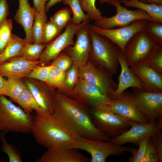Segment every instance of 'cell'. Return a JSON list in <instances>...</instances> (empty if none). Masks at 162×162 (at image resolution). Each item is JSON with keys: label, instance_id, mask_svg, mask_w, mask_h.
I'll list each match as a JSON object with an SVG mask.
<instances>
[{"label": "cell", "instance_id": "28", "mask_svg": "<svg viewBox=\"0 0 162 162\" xmlns=\"http://www.w3.org/2000/svg\"><path fill=\"white\" fill-rule=\"evenodd\" d=\"M46 46L44 44H30L26 42L18 56L29 61L38 60Z\"/></svg>", "mask_w": 162, "mask_h": 162}, {"label": "cell", "instance_id": "49", "mask_svg": "<svg viewBox=\"0 0 162 162\" xmlns=\"http://www.w3.org/2000/svg\"><path fill=\"white\" fill-rule=\"evenodd\" d=\"M6 44L0 38V54L4 50Z\"/></svg>", "mask_w": 162, "mask_h": 162}, {"label": "cell", "instance_id": "32", "mask_svg": "<svg viewBox=\"0 0 162 162\" xmlns=\"http://www.w3.org/2000/svg\"><path fill=\"white\" fill-rule=\"evenodd\" d=\"M65 75L66 72L59 69L53 65L49 71L46 83L52 88H63Z\"/></svg>", "mask_w": 162, "mask_h": 162}, {"label": "cell", "instance_id": "2", "mask_svg": "<svg viewBox=\"0 0 162 162\" xmlns=\"http://www.w3.org/2000/svg\"><path fill=\"white\" fill-rule=\"evenodd\" d=\"M30 132L36 141L47 149L60 145L68 147L77 136L52 114H36Z\"/></svg>", "mask_w": 162, "mask_h": 162}, {"label": "cell", "instance_id": "12", "mask_svg": "<svg viewBox=\"0 0 162 162\" xmlns=\"http://www.w3.org/2000/svg\"><path fill=\"white\" fill-rule=\"evenodd\" d=\"M148 20L145 19L136 20L126 26L112 29L100 28L90 24V28L96 33L108 39L124 53L128 42L137 33L145 29Z\"/></svg>", "mask_w": 162, "mask_h": 162}, {"label": "cell", "instance_id": "46", "mask_svg": "<svg viewBox=\"0 0 162 162\" xmlns=\"http://www.w3.org/2000/svg\"><path fill=\"white\" fill-rule=\"evenodd\" d=\"M6 80L0 76V96L4 95L5 89Z\"/></svg>", "mask_w": 162, "mask_h": 162}, {"label": "cell", "instance_id": "6", "mask_svg": "<svg viewBox=\"0 0 162 162\" xmlns=\"http://www.w3.org/2000/svg\"><path fill=\"white\" fill-rule=\"evenodd\" d=\"M91 117L95 126L106 136L115 137L128 129L131 121L112 112L107 105L92 107Z\"/></svg>", "mask_w": 162, "mask_h": 162}, {"label": "cell", "instance_id": "42", "mask_svg": "<svg viewBox=\"0 0 162 162\" xmlns=\"http://www.w3.org/2000/svg\"><path fill=\"white\" fill-rule=\"evenodd\" d=\"M158 162L159 159L158 154L153 141L151 137L148 142L145 156L142 162Z\"/></svg>", "mask_w": 162, "mask_h": 162}, {"label": "cell", "instance_id": "19", "mask_svg": "<svg viewBox=\"0 0 162 162\" xmlns=\"http://www.w3.org/2000/svg\"><path fill=\"white\" fill-rule=\"evenodd\" d=\"M39 64V60L31 61L15 57L0 64V76L18 78L27 77L33 68Z\"/></svg>", "mask_w": 162, "mask_h": 162}, {"label": "cell", "instance_id": "21", "mask_svg": "<svg viewBox=\"0 0 162 162\" xmlns=\"http://www.w3.org/2000/svg\"><path fill=\"white\" fill-rule=\"evenodd\" d=\"M118 60L121 70L118 78L117 88L114 92L112 98L120 94L130 87L146 91L143 83L128 65L122 52L119 55Z\"/></svg>", "mask_w": 162, "mask_h": 162}, {"label": "cell", "instance_id": "26", "mask_svg": "<svg viewBox=\"0 0 162 162\" xmlns=\"http://www.w3.org/2000/svg\"><path fill=\"white\" fill-rule=\"evenodd\" d=\"M16 103L27 113L30 114L34 111L36 114H43L38 103L27 86Z\"/></svg>", "mask_w": 162, "mask_h": 162}, {"label": "cell", "instance_id": "17", "mask_svg": "<svg viewBox=\"0 0 162 162\" xmlns=\"http://www.w3.org/2000/svg\"><path fill=\"white\" fill-rule=\"evenodd\" d=\"M89 20L77 32L76 39L73 46L68 49L70 56L79 66L85 64L88 61L91 47L90 35Z\"/></svg>", "mask_w": 162, "mask_h": 162}, {"label": "cell", "instance_id": "15", "mask_svg": "<svg viewBox=\"0 0 162 162\" xmlns=\"http://www.w3.org/2000/svg\"><path fill=\"white\" fill-rule=\"evenodd\" d=\"M24 80L43 114H52L56 92L45 82L27 77Z\"/></svg>", "mask_w": 162, "mask_h": 162}, {"label": "cell", "instance_id": "33", "mask_svg": "<svg viewBox=\"0 0 162 162\" xmlns=\"http://www.w3.org/2000/svg\"><path fill=\"white\" fill-rule=\"evenodd\" d=\"M71 13L70 8L65 7L60 10L52 16L50 20L62 30L72 21Z\"/></svg>", "mask_w": 162, "mask_h": 162}, {"label": "cell", "instance_id": "40", "mask_svg": "<svg viewBox=\"0 0 162 162\" xmlns=\"http://www.w3.org/2000/svg\"><path fill=\"white\" fill-rule=\"evenodd\" d=\"M73 63V61L70 56L64 53H61L53 60L52 64L59 69L66 72Z\"/></svg>", "mask_w": 162, "mask_h": 162}, {"label": "cell", "instance_id": "35", "mask_svg": "<svg viewBox=\"0 0 162 162\" xmlns=\"http://www.w3.org/2000/svg\"><path fill=\"white\" fill-rule=\"evenodd\" d=\"M144 30L157 43L162 45V22L148 20Z\"/></svg>", "mask_w": 162, "mask_h": 162}, {"label": "cell", "instance_id": "38", "mask_svg": "<svg viewBox=\"0 0 162 162\" xmlns=\"http://www.w3.org/2000/svg\"><path fill=\"white\" fill-rule=\"evenodd\" d=\"M53 65L52 64L46 66L37 65L33 68L27 77L46 82L49 71Z\"/></svg>", "mask_w": 162, "mask_h": 162}, {"label": "cell", "instance_id": "45", "mask_svg": "<svg viewBox=\"0 0 162 162\" xmlns=\"http://www.w3.org/2000/svg\"><path fill=\"white\" fill-rule=\"evenodd\" d=\"M34 8L38 13L46 12V5L49 0H33Z\"/></svg>", "mask_w": 162, "mask_h": 162}, {"label": "cell", "instance_id": "13", "mask_svg": "<svg viewBox=\"0 0 162 162\" xmlns=\"http://www.w3.org/2000/svg\"><path fill=\"white\" fill-rule=\"evenodd\" d=\"M107 105L112 112L125 119L141 123L148 122L138 108L130 92L124 91L113 97Z\"/></svg>", "mask_w": 162, "mask_h": 162}, {"label": "cell", "instance_id": "29", "mask_svg": "<svg viewBox=\"0 0 162 162\" xmlns=\"http://www.w3.org/2000/svg\"><path fill=\"white\" fill-rule=\"evenodd\" d=\"M145 61L150 67L162 74V45L156 43Z\"/></svg>", "mask_w": 162, "mask_h": 162}, {"label": "cell", "instance_id": "23", "mask_svg": "<svg viewBox=\"0 0 162 162\" xmlns=\"http://www.w3.org/2000/svg\"><path fill=\"white\" fill-rule=\"evenodd\" d=\"M124 6L135 8L146 12L150 17V20L162 22V5L147 3L139 0H121Z\"/></svg>", "mask_w": 162, "mask_h": 162}, {"label": "cell", "instance_id": "20", "mask_svg": "<svg viewBox=\"0 0 162 162\" xmlns=\"http://www.w3.org/2000/svg\"><path fill=\"white\" fill-rule=\"evenodd\" d=\"M130 68L143 83L146 91L162 92V74L150 67L145 61Z\"/></svg>", "mask_w": 162, "mask_h": 162}, {"label": "cell", "instance_id": "8", "mask_svg": "<svg viewBox=\"0 0 162 162\" xmlns=\"http://www.w3.org/2000/svg\"><path fill=\"white\" fill-rule=\"evenodd\" d=\"M156 43L145 30L136 34L127 44L124 52L128 65L132 67L145 61Z\"/></svg>", "mask_w": 162, "mask_h": 162}, {"label": "cell", "instance_id": "4", "mask_svg": "<svg viewBox=\"0 0 162 162\" xmlns=\"http://www.w3.org/2000/svg\"><path fill=\"white\" fill-rule=\"evenodd\" d=\"M33 116L14 104L5 96H0V131L30 132Z\"/></svg>", "mask_w": 162, "mask_h": 162}, {"label": "cell", "instance_id": "44", "mask_svg": "<svg viewBox=\"0 0 162 162\" xmlns=\"http://www.w3.org/2000/svg\"><path fill=\"white\" fill-rule=\"evenodd\" d=\"M9 13V8L6 0H0V25L6 20Z\"/></svg>", "mask_w": 162, "mask_h": 162}, {"label": "cell", "instance_id": "25", "mask_svg": "<svg viewBox=\"0 0 162 162\" xmlns=\"http://www.w3.org/2000/svg\"><path fill=\"white\" fill-rule=\"evenodd\" d=\"M26 87L22 78L8 77L6 80L4 95L9 97L16 102Z\"/></svg>", "mask_w": 162, "mask_h": 162}, {"label": "cell", "instance_id": "22", "mask_svg": "<svg viewBox=\"0 0 162 162\" xmlns=\"http://www.w3.org/2000/svg\"><path fill=\"white\" fill-rule=\"evenodd\" d=\"M36 11L30 6L28 0H19V7L14 18L23 27L26 42L33 43L32 28Z\"/></svg>", "mask_w": 162, "mask_h": 162}, {"label": "cell", "instance_id": "41", "mask_svg": "<svg viewBox=\"0 0 162 162\" xmlns=\"http://www.w3.org/2000/svg\"><path fill=\"white\" fill-rule=\"evenodd\" d=\"M12 23L11 19H7L0 25V38L7 44L12 34Z\"/></svg>", "mask_w": 162, "mask_h": 162}, {"label": "cell", "instance_id": "11", "mask_svg": "<svg viewBox=\"0 0 162 162\" xmlns=\"http://www.w3.org/2000/svg\"><path fill=\"white\" fill-rule=\"evenodd\" d=\"M83 21L79 24L72 21L65 28L64 31L55 39L46 45L39 58L40 64L47 63L55 59L64 49L75 43L74 38L77 31L88 21Z\"/></svg>", "mask_w": 162, "mask_h": 162}, {"label": "cell", "instance_id": "14", "mask_svg": "<svg viewBox=\"0 0 162 162\" xmlns=\"http://www.w3.org/2000/svg\"><path fill=\"white\" fill-rule=\"evenodd\" d=\"M160 130L156 121L147 123L131 121L129 129L119 135L111 138L109 141L118 146L127 143L137 144L141 139L148 136H151Z\"/></svg>", "mask_w": 162, "mask_h": 162}, {"label": "cell", "instance_id": "1", "mask_svg": "<svg viewBox=\"0 0 162 162\" xmlns=\"http://www.w3.org/2000/svg\"><path fill=\"white\" fill-rule=\"evenodd\" d=\"M52 115L80 137L105 141L111 138L95 126L83 104L64 94L56 92Z\"/></svg>", "mask_w": 162, "mask_h": 162}, {"label": "cell", "instance_id": "10", "mask_svg": "<svg viewBox=\"0 0 162 162\" xmlns=\"http://www.w3.org/2000/svg\"><path fill=\"white\" fill-rule=\"evenodd\" d=\"M133 99L148 122L162 118V92H150L133 88Z\"/></svg>", "mask_w": 162, "mask_h": 162}, {"label": "cell", "instance_id": "7", "mask_svg": "<svg viewBox=\"0 0 162 162\" xmlns=\"http://www.w3.org/2000/svg\"><path fill=\"white\" fill-rule=\"evenodd\" d=\"M116 7V14L110 17H103L94 21V25L102 29H112L126 26L136 20H151L149 16L139 9L130 10L122 6L121 0H110L107 2Z\"/></svg>", "mask_w": 162, "mask_h": 162}, {"label": "cell", "instance_id": "39", "mask_svg": "<svg viewBox=\"0 0 162 162\" xmlns=\"http://www.w3.org/2000/svg\"><path fill=\"white\" fill-rule=\"evenodd\" d=\"M151 136H148L140 140L137 142L138 149L135 148L129 158L130 162H142L144 158L148 142Z\"/></svg>", "mask_w": 162, "mask_h": 162}, {"label": "cell", "instance_id": "34", "mask_svg": "<svg viewBox=\"0 0 162 162\" xmlns=\"http://www.w3.org/2000/svg\"><path fill=\"white\" fill-rule=\"evenodd\" d=\"M5 134L2 132L0 134V140L2 144L1 149L8 155L9 162H22L20 154L13 145L7 142Z\"/></svg>", "mask_w": 162, "mask_h": 162}, {"label": "cell", "instance_id": "37", "mask_svg": "<svg viewBox=\"0 0 162 162\" xmlns=\"http://www.w3.org/2000/svg\"><path fill=\"white\" fill-rule=\"evenodd\" d=\"M62 30L50 20L46 21L44 32V43L47 44L59 35Z\"/></svg>", "mask_w": 162, "mask_h": 162}, {"label": "cell", "instance_id": "31", "mask_svg": "<svg viewBox=\"0 0 162 162\" xmlns=\"http://www.w3.org/2000/svg\"><path fill=\"white\" fill-rule=\"evenodd\" d=\"M64 4H67L72 13V22L76 24H79L83 21L90 19L86 14H85L80 4L79 0H64Z\"/></svg>", "mask_w": 162, "mask_h": 162}, {"label": "cell", "instance_id": "5", "mask_svg": "<svg viewBox=\"0 0 162 162\" xmlns=\"http://www.w3.org/2000/svg\"><path fill=\"white\" fill-rule=\"evenodd\" d=\"M68 148L85 150L91 156V162H105L111 155L122 154L126 152L131 153L135 148L126 146L115 145L109 141L86 139L77 136L75 142Z\"/></svg>", "mask_w": 162, "mask_h": 162}, {"label": "cell", "instance_id": "36", "mask_svg": "<svg viewBox=\"0 0 162 162\" xmlns=\"http://www.w3.org/2000/svg\"><path fill=\"white\" fill-rule=\"evenodd\" d=\"M79 1L82 9L86 12L90 20L95 21L103 17L100 10L96 7V0Z\"/></svg>", "mask_w": 162, "mask_h": 162}, {"label": "cell", "instance_id": "18", "mask_svg": "<svg viewBox=\"0 0 162 162\" xmlns=\"http://www.w3.org/2000/svg\"><path fill=\"white\" fill-rule=\"evenodd\" d=\"M90 160L77 150L63 146L47 149L37 162H88Z\"/></svg>", "mask_w": 162, "mask_h": 162}, {"label": "cell", "instance_id": "30", "mask_svg": "<svg viewBox=\"0 0 162 162\" xmlns=\"http://www.w3.org/2000/svg\"><path fill=\"white\" fill-rule=\"evenodd\" d=\"M79 69L78 65L73 61L72 65L66 72L63 90L67 94L74 88L78 81L79 78Z\"/></svg>", "mask_w": 162, "mask_h": 162}, {"label": "cell", "instance_id": "48", "mask_svg": "<svg viewBox=\"0 0 162 162\" xmlns=\"http://www.w3.org/2000/svg\"><path fill=\"white\" fill-rule=\"evenodd\" d=\"M143 2L147 3H154L162 5V0H139Z\"/></svg>", "mask_w": 162, "mask_h": 162}, {"label": "cell", "instance_id": "16", "mask_svg": "<svg viewBox=\"0 0 162 162\" xmlns=\"http://www.w3.org/2000/svg\"><path fill=\"white\" fill-rule=\"evenodd\" d=\"M68 94L80 103L88 104L92 107L107 105L111 99L97 87L87 83L80 78L75 86Z\"/></svg>", "mask_w": 162, "mask_h": 162}, {"label": "cell", "instance_id": "47", "mask_svg": "<svg viewBox=\"0 0 162 162\" xmlns=\"http://www.w3.org/2000/svg\"><path fill=\"white\" fill-rule=\"evenodd\" d=\"M64 0H49L46 5V11L48 10L56 4L62 1L63 2Z\"/></svg>", "mask_w": 162, "mask_h": 162}, {"label": "cell", "instance_id": "50", "mask_svg": "<svg viewBox=\"0 0 162 162\" xmlns=\"http://www.w3.org/2000/svg\"><path fill=\"white\" fill-rule=\"evenodd\" d=\"M110 0H99V1L100 3L101 4H103L106 2H107L109 1Z\"/></svg>", "mask_w": 162, "mask_h": 162}, {"label": "cell", "instance_id": "3", "mask_svg": "<svg viewBox=\"0 0 162 162\" xmlns=\"http://www.w3.org/2000/svg\"><path fill=\"white\" fill-rule=\"evenodd\" d=\"M89 34L91 47L89 57L100 69L112 76L115 75L119 64L118 56L122 51L108 39L90 28Z\"/></svg>", "mask_w": 162, "mask_h": 162}, {"label": "cell", "instance_id": "27", "mask_svg": "<svg viewBox=\"0 0 162 162\" xmlns=\"http://www.w3.org/2000/svg\"><path fill=\"white\" fill-rule=\"evenodd\" d=\"M47 20L46 12H36L32 28L33 43L44 44V30Z\"/></svg>", "mask_w": 162, "mask_h": 162}, {"label": "cell", "instance_id": "24", "mask_svg": "<svg viewBox=\"0 0 162 162\" xmlns=\"http://www.w3.org/2000/svg\"><path fill=\"white\" fill-rule=\"evenodd\" d=\"M26 43L24 39L12 34L4 50L0 54V64L12 58L19 56Z\"/></svg>", "mask_w": 162, "mask_h": 162}, {"label": "cell", "instance_id": "9", "mask_svg": "<svg viewBox=\"0 0 162 162\" xmlns=\"http://www.w3.org/2000/svg\"><path fill=\"white\" fill-rule=\"evenodd\" d=\"M79 71L80 78L87 83L97 87L110 98L113 97L117 83L112 76L89 61L79 66Z\"/></svg>", "mask_w": 162, "mask_h": 162}, {"label": "cell", "instance_id": "43", "mask_svg": "<svg viewBox=\"0 0 162 162\" xmlns=\"http://www.w3.org/2000/svg\"><path fill=\"white\" fill-rule=\"evenodd\" d=\"M158 157L159 162H162V134L161 130L151 136Z\"/></svg>", "mask_w": 162, "mask_h": 162}]
</instances>
